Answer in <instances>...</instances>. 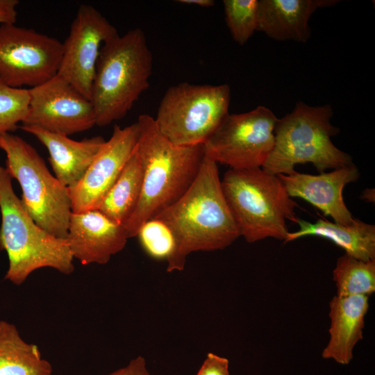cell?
Here are the masks:
<instances>
[{
    "label": "cell",
    "instance_id": "obj_1",
    "mask_svg": "<svg viewBox=\"0 0 375 375\" xmlns=\"http://www.w3.org/2000/svg\"><path fill=\"white\" fill-rule=\"evenodd\" d=\"M154 218L164 222L174 238L167 272L183 270L192 252L224 249L240 236L223 194L217 163L205 155L188 190Z\"/></svg>",
    "mask_w": 375,
    "mask_h": 375
},
{
    "label": "cell",
    "instance_id": "obj_2",
    "mask_svg": "<svg viewBox=\"0 0 375 375\" xmlns=\"http://www.w3.org/2000/svg\"><path fill=\"white\" fill-rule=\"evenodd\" d=\"M136 150L143 170L138 206L124 225L128 238L136 237L141 226L179 199L196 178L203 156V144L178 146L159 131L154 118L139 116Z\"/></svg>",
    "mask_w": 375,
    "mask_h": 375
},
{
    "label": "cell",
    "instance_id": "obj_3",
    "mask_svg": "<svg viewBox=\"0 0 375 375\" xmlns=\"http://www.w3.org/2000/svg\"><path fill=\"white\" fill-rule=\"evenodd\" d=\"M153 57L144 32L139 28L117 35L101 47L90 101L96 125L122 119L149 88Z\"/></svg>",
    "mask_w": 375,
    "mask_h": 375
},
{
    "label": "cell",
    "instance_id": "obj_4",
    "mask_svg": "<svg viewBox=\"0 0 375 375\" xmlns=\"http://www.w3.org/2000/svg\"><path fill=\"white\" fill-rule=\"evenodd\" d=\"M0 250L6 252L5 279L22 285L35 270L53 268L64 274L74 270V257L66 239L39 226L23 208L12 185V177L0 166Z\"/></svg>",
    "mask_w": 375,
    "mask_h": 375
},
{
    "label": "cell",
    "instance_id": "obj_5",
    "mask_svg": "<svg viewBox=\"0 0 375 375\" xmlns=\"http://www.w3.org/2000/svg\"><path fill=\"white\" fill-rule=\"evenodd\" d=\"M221 186L240 236L249 243L272 238L284 241L286 221L297 222V203L277 175L262 168L225 172Z\"/></svg>",
    "mask_w": 375,
    "mask_h": 375
},
{
    "label": "cell",
    "instance_id": "obj_6",
    "mask_svg": "<svg viewBox=\"0 0 375 375\" xmlns=\"http://www.w3.org/2000/svg\"><path fill=\"white\" fill-rule=\"evenodd\" d=\"M333 115L330 104L297 103L291 112L278 119L274 146L262 169L274 175H290L298 164L310 162L319 173L352 164L351 156L331 140L340 132L331 123Z\"/></svg>",
    "mask_w": 375,
    "mask_h": 375
},
{
    "label": "cell",
    "instance_id": "obj_7",
    "mask_svg": "<svg viewBox=\"0 0 375 375\" xmlns=\"http://www.w3.org/2000/svg\"><path fill=\"white\" fill-rule=\"evenodd\" d=\"M6 169L19 183L22 205L33 220L53 236L66 239L72 211L68 188L53 176L43 158L26 141L0 134Z\"/></svg>",
    "mask_w": 375,
    "mask_h": 375
},
{
    "label": "cell",
    "instance_id": "obj_8",
    "mask_svg": "<svg viewBox=\"0 0 375 375\" xmlns=\"http://www.w3.org/2000/svg\"><path fill=\"white\" fill-rule=\"evenodd\" d=\"M228 85H194L187 82L169 87L154 118L159 131L178 146L203 144L228 114Z\"/></svg>",
    "mask_w": 375,
    "mask_h": 375
},
{
    "label": "cell",
    "instance_id": "obj_9",
    "mask_svg": "<svg viewBox=\"0 0 375 375\" xmlns=\"http://www.w3.org/2000/svg\"><path fill=\"white\" fill-rule=\"evenodd\" d=\"M278 118L268 108L228 114L203 144L204 155L231 169L262 168L275 142Z\"/></svg>",
    "mask_w": 375,
    "mask_h": 375
},
{
    "label": "cell",
    "instance_id": "obj_10",
    "mask_svg": "<svg viewBox=\"0 0 375 375\" xmlns=\"http://www.w3.org/2000/svg\"><path fill=\"white\" fill-rule=\"evenodd\" d=\"M62 53V42L53 37L1 24L0 81L17 88L38 86L56 75Z\"/></svg>",
    "mask_w": 375,
    "mask_h": 375
},
{
    "label": "cell",
    "instance_id": "obj_11",
    "mask_svg": "<svg viewBox=\"0 0 375 375\" xmlns=\"http://www.w3.org/2000/svg\"><path fill=\"white\" fill-rule=\"evenodd\" d=\"M118 34L116 28L94 7L83 4L63 43L57 74L90 100L101 46Z\"/></svg>",
    "mask_w": 375,
    "mask_h": 375
},
{
    "label": "cell",
    "instance_id": "obj_12",
    "mask_svg": "<svg viewBox=\"0 0 375 375\" xmlns=\"http://www.w3.org/2000/svg\"><path fill=\"white\" fill-rule=\"evenodd\" d=\"M28 91V112L21 125L67 136L96 125L91 101L57 74Z\"/></svg>",
    "mask_w": 375,
    "mask_h": 375
},
{
    "label": "cell",
    "instance_id": "obj_13",
    "mask_svg": "<svg viewBox=\"0 0 375 375\" xmlns=\"http://www.w3.org/2000/svg\"><path fill=\"white\" fill-rule=\"evenodd\" d=\"M136 122L124 128L115 125L111 137L81 181L68 188L72 212L97 210L135 151L140 137Z\"/></svg>",
    "mask_w": 375,
    "mask_h": 375
},
{
    "label": "cell",
    "instance_id": "obj_14",
    "mask_svg": "<svg viewBox=\"0 0 375 375\" xmlns=\"http://www.w3.org/2000/svg\"><path fill=\"white\" fill-rule=\"evenodd\" d=\"M277 176L290 197L304 199L335 223L349 225L353 222L342 192L347 184L356 181L360 176L353 163L317 175L295 172L290 175Z\"/></svg>",
    "mask_w": 375,
    "mask_h": 375
},
{
    "label": "cell",
    "instance_id": "obj_15",
    "mask_svg": "<svg viewBox=\"0 0 375 375\" xmlns=\"http://www.w3.org/2000/svg\"><path fill=\"white\" fill-rule=\"evenodd\" d=\"M128 239L124 225L98 210L71 214L66 240L74 258L83 265L106 264Z\"/></svg>",
    "mask_w": 375,
    "mask_h": 375
},
{
    "label": "cell",
    "instance_id": "obj_16",
    "mask_svg": "<svg viewBox=\"0 0 375 375\" xmlns=\"http://www.w3.org/2000/svg\"><path fill=\"white\" fill-rule=\"evenodd\" d=\"M19 128L47 148L55 176L68 188L81 181L106 142L101 136L76 141L35 126L21 125Z\"/></svg>",
    "mask_w": 375,
    "mask_h": 375
},
{
    "label": "cell",
    "instance_id": "obj_17",
    "mask_svg": "<svg viewBox=\"0 0 375 375\" xmlns=\"http://www.w3.org/2000/svg\"><path fill=\"white\" fill-rule=\"evenodd\" d=\"M369 297L335 294L329 303V340L322 356L346 365L352 360L353 349L363 338Z\"/></svg>",
    "mask_w": 375,
    "mask_h": 375
},
{
    "label": "cell",
    "instance_id": "obj_18",
    "mask_svg": "<svg viewBox=\"0 0 375 375\" xmlns=\"http://www.w3.org/2000/svg\"><path fill=\"white\" fill-rule=\"evenodd\" d=\"M336 0H258V31L277 41L306 42L310 38L309 19L319 8Z\"/></svg>",
    "mask_w": 375,
    "mask_h": 375
},
{
    "label": "cell",
    "instance_id": "obj_19",
    "mask_svg": "<svg viewBox=\"0 0 375 375\" xmlns=\"http://www.w3.org/2000/svg\"><path fill=\"white\" fill-rule=\"evenodd\" d=\"M296 224L299 229L289 232L284 243L315 235L332 241L349 256L364 261L375 260V226L373 224L356 218L349 225L331 222L323 218L315 223L298 218Z\"/></svg>",
    "mask_w": 375,
    "mask_h": 375
},
{
    "label": "cell",
    "instance_id": "obj_20",
    "mask_svg": "<svg viewBox=\"0 0 375 375\" xmlns=\"http://www.w3.org/2000/svg\"><path fill=\"white\" fill-rule=\"evenodd\" d=\"M51 363L37 345L25 342L16 326L0 321V375H51Z\"/></svg>",
    "mask_w": 375,
    "mask_h": 375
},
{
    "label": "cell",
    "instance_id": "obj_21",
    "mask_svg": "<svg viewBox=\"0 0 375 375\" xmlns=\"http://www.w3.org/2000/svg\"><path fill=\"white\" fill-rule=\"evenodd\" d=\"M142 181V167L135 149L97 210L124 226L138 206Z\"/></svg>",
    "mask_w": 375,
    "mask_h": 375
},
{
    "label": "cell",
    "instance_id": "obj_22",
    "mask_svg": "<svg viewBox=\"0 0 375 375\" xmlns=\"http://www.w3.org/2000/svg\"><path fill=\"white\" fill-rule=\"evenodd\" d=\"M333 279L338 295L369 297L375 292V260H360L344 253L337 260Z\"/></svg>",
    "mask_w": 375,
    "mask_h": 375
},
{
    "label": "cell",
    "instance_id": "obj_23",
    "mask_svg": "<svg viewBox=\"0 0 375 375\" xmlns=\"http://www.w3.org/2000/svg\"><path fill=\"white\" fill-rule=\"evenodd\" d=\"M225 20L233 39L244 44L258 31V0H224Z\"/></svg>",
    "mask_w": 375,
    "mask_h": 375
},
{
    "label": "cell",
    "instance_id": "obj_24",
    "mask_svg": "<svg viewBox=\"0 0 375 375\" xmlns=\"http://www.w3.org/2000/svg\"><path fill=\"white\" fill-rule=\"evenodd\" d=\"M29 102L28 89L12 88L0 81V134L18 128L27 117Z\"/></svg>",
    "mask_w": 375,
    "mask_h": 375
},
{
    "label": "cell",
    "instance_id": "obj_25",
    "mask_svg": "<svg viewBox=\"0 0 375 375\" xmlns=\"http://www.w3.org/2000/svg\"><path fill=\"white\" fill-rule=\"evenodd\" d=\"M136 237L144 251L153 258L167 260L174 251V236L169 227L158 219L144 222Z\"/></svg>",
    "mask_w": 375,
    "mask_h": 375
},
{
    "label": "cell",
    "instance_id": "obj_26",
    "mask_svg": "<svg viewBox=\"0 0 375 375\" xmlns=\"http://www.w3.org/2000/svg\"><path fill=\"white\" fill-rule=\"evenodd\" d=\"M197 375H229L228 360L208 353Z\"/></svg>",
    "mask_w": 375,
    "mask_h": 375
},
{
    "label": "cell",
    "instance_id": "obj_27",
    "mask_svg": "<svg viewBox=\"0 0 375 375\" xmlns=\"http://www.w3.org/2000/svg\"><path fill=\"white\" fill-rule=\"evenodd\" d=\"M108 375H151L146 366L145 359L142 356H138L131 360L129 363Z\"/></svg>",
    "mask_w": 375,
    "mask_h": 375
},
{
    "label": "cell",
    "instance_id": "obj_28",
    "mask_svg": "<svg viewBox=\"0 0 375 375\" xmlns=\"http://www.w3.org/2000/svg\"><path fill=\"white\" fill-rule=\"evenodd\" d=\"M17 0H0V24H15Z\"/></svg>",
    "mask_w": 375,
    "mask_h": 375
},
{
    "label": "cell",
    "instance_id": "obj_29",
    "mask_svg": "<svg viewBox=\"0 0 375 375\" xmlns=\"http://www.w3.org/2000/svg\"><path fill=\"white\" fill-rule=\"evenodd\" d=\"M178 2L189 5H195L200 7L208 8L215 4L212 0H179Z\"/></svg>",
    "mask_w": 375,
    "mask_h": 375
},
{
    "label": "cell",
    "instance_id": "obj_30",
    "mask_svg": "<svg viewBox=\"0 0 375 375\" xmlns=\"http://www.w3.org/2000/svg\"><path fill=\"white\" fill-rule=\"evenodd\" d=\"M360 198L369 203L374 202V189L367 188L364 190L360 195Z\"/></svg>",
    "mask_w": 375,
    "mask_h": 375
}]
</instances>
